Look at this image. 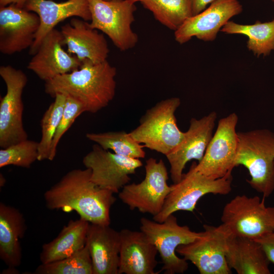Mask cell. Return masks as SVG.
<instances>
[{"mask_svg": "<svg viewBox=\"0 0 274 274\" xmlns=\"http://www.w3.org/2000/svg\"><path fill=\"white\" fill-rule=\"evenodd\" d=\"M86 112L84 106L80 101L73 97L66 95L64 110L51 145L49 160L52 161L55 157L57 147L63 134L72 125L77 118Z\"/></svg>", "mask_w": 274, "mask_h": 274, "instance_id": "4dcf8cb0", "label": "cell"}, {"mask_svg": "<svg viewBox=\"0 0 274 274\" xmlns=\"http://www.w3.org/2000/svg\"><path fill=\"white\" fill-rule=\"evenodd\" d=\"M116 73L107 60L96 63L85 60L79 68L45 82V91L53 97L57 93L73 97L86 112L96 113L113 99Z\"/></svg>", "mask_w": 274, "mask_h": 274, "instance_id": "7a4b0ae2", "label": "cell"}, {"mask_svg": "<svg viewBox=\"0 0 274 274\" xmlns=\"http://www.w3.org/2000/svg\"><path fill=\"white\" fill-rule=\"evenodd\" d=\"M120 232L118 274H157L158 251L141 230L128 229Z\"/></svg>", "mask_w": 274, "mask_h": 274, "instance_id": "ffe728a7", "label": "cell"}, {"mask_svg": "<svg viewBox=\"0 0 274 274\" xmlns=\"http://www.w3.org/2000/svg\"><path fill=\"white\" fill-rule=\"evenodd\" d=\"M5 180V178L3 177V175H2V174H1V180H2L1 181V186H4V184L5 183V182H3V180Z\"/></svg>", "mask_w": 274, "mask_h": 274, "instance_id": "e575fe53", "label": "cell"}, {"mask_svg": "<svg viewBox=\"0 0 274 274\" xmlns=\"http://www.w3.org/2000/svg\"><path fill=\"white\" fill-rule=\"evenodd\" d=\"M26 229L22 214L15 207L0 203V258L9 267L19 266L22 260L20 239Z\"/></svg>", "mask_w": 274, "mask_h": 274, "instance_id": "603a6c76", "label": "cell"}, {"mask_svg": "<svg viewBox=\"0 0 274 274\" xmlns=\"http://www.w3.org/2000/svg\"><path fill=\"white\" fill-rule=\"evenodd\" d=\"M140 230L155 246L163 266L160 272L165 274L183 273L188 268V263L176 254L181 245L191 243L199 237L202 231H192L186 225H180L177 218L171 214L163 222L143 217Z\"/></svg>", "mask_w": 274, "mask_h": 274, "instance_id": "8992f818", "label": "cell"}, {"mask_svg": "<svg viewBox=\"0 0 274 274\" xmlns=\"http://www.w3.org/2000/svg\"><path fill=\"white\" fill-rule=\"evenodd\" d=\"M39 142L28 139L0 150V167L9 165L29 168L38 160Z\"/></svg>", "mask_w": 274, "mask_h": 274, "instance_id": "f546056e", "label": "cell"}, {"mask_svg": "<svg viewBox=\"0 0 274 274\" xmlns=\"http://www.w3.org/2000/svg\"><path fill=\"white\" fill-rule=\"evenodd\" d=\"M181 100L173 97L162 100L148 109L139 125L129 132L145 148L166 156L183 140L185 132L177 123L175 112Z\"/></svg>", "mask_w": 274, "mask_h": 274, "instance_id": "277c9868", "label": "cell"}, {"mask_svg": "<svg viewBox=\"0 0 274 274\" xmlns=\"http://www.w3.org/2000/svg\"><path fill=\"white\" fill-rule=\"evenodd\" d=\"M272 3H274V0H270Z\"/></svg>", "mask_w": 274, "mask_h": 274, "instance_id": "74e56055", "label": "cell"}, {"mask_svg": "<svg viewBox=\"0 0 274 274\" xmlns=\"http://www.w3.org/2000/svg\"><path fill=\"white\" fill-rule=\"evenodd\" d=\"M217 115L210 113L200 119H191L188 129L180 143L165 156L170 164V177L174 183L182 178L188 162L195 159L200 162L213 136Z\"/></svg>", "mask_w": 274, "mask_h": 274, "instance_id": "9a60e30c", "label": "cell"}, {"mask_svg": "<svg viewBox=\"0 0 274 274\" xmlns=\"http://www.w3.org/2000/svg\"><path fill=\"white\" fill-rule=\"evenodd\" d=\"M238 120L232 113L219 120L202 159L195 165L196 171L213 179L231 174L238 147Z\"/></svg>", "mask_w": 274, "mask_h": 274, "instance_id": "7c38bea8", "label": "cell"}, {"mask_svg": "<svg viewBox=\"0 0 274 274\" xmlns=\"http://www.w3.org/2000/svg\"><path fill=\"white\" fill-rule=\"evenodd\" d=\"M83 164L91 170L92 181L114 193L129 184L130 175L143 166L140 159L126 157L103 149L95 144L84 156Z\"/></svg>", "mask_w": 274, "mask_h": 274, "instance_id": "4fadbf2b", "label": "cell"}, {"mask_svg": "<svg viewBox=\"0 0 274 274\" xmlns=\"http://www.w3.org/2000/svg\"><path fill=\"white\" fill-rule=\"evenodd\" d=\"M60 31L67 51L81 62L89 60L96 63L107 60L110 50L104 36L86 21L72 17L69 23L61 27Z\"/></svg>", "mask_w": 274, "mask_h": 274, "instance_id": "d6986e66", "label": "cell"}, {"mask_svg": "<svg viewBox=\"0 0 274 274\" xmlns=\"http://www.w3.org/2000/svg\"><path fill=\"white\" fill-rule=\"evenodd\" d=\"M106 1H119V0H104Z\"/></svg>", "mask_w": 274, "mask_h": 274, "instance_id": "8d00e7d4", "label": "cell"}, {"mask_svg": "<svg viewBox=\"0 0 274 274\" xmlns=\"http://www.w3.org/2000/svg\"><path fill=\"white\" fill-rule=\"evenodd\" d=\"M234 167L242 165L251 177L247 182L264 197L274 191V132L268 129L237 132Z\"/></svg>", "mask_w": 274, "mask_h": 274, "instance_id": "3957f363", "label": "cell"}, {"mask_svg": "<svg viewBox=\"0 0 274 274\" xmlns=\"http://www.w3.org/2000/svg\"><path fill=\"white\" fill-rule=\"evenodd\" d=\"M41 121V138L38 145V160H49L51 145L64 108L66 95L57 93Z\"/></svg>", "mask_w": 274, "mask_h": 274, "instance_id": "83f0119b", "label": "cell"}, {"mask_svg": "<svg viewBox=\"0 0 274 274\" xmlns=\"http://www.w3.org/2000/svg\"><path fill=\"white\" fill-rule=\"evenodd\" d=\"M93 274H118L120 232L110 225L90 223L86 237Z\"/></svg>", "mask_w": 274, "mask_h": 274, "instance_id": "44dd1931", "label": "cell"}, {"mask_svg": "<svg viewBox=\"0 0 274 274\" xmlns=\"http://www.w3.org/2000/svg\"><path fill=\"white\" fill-rule=\"evenodd\" d=\"M27 0H0V7L14 4L19 8H24Z\"/></svg>", "mask_w": 274, "mask_h": 274, "instance_id": "836d02e7", "label": "cell"}, {"mask_svg": "<svg viewBox=\"0 0 274 274\" xmlns=\"http://www.w3.org/2000/svg\"><path fill=\"white\" fill-rule=\"evenodd\" d=\"M6 93L0 100V147L5 148L28 139L23 123L22 93L28 79L21 70L0 66Z\"/></svg>", "mask_w": 274, "mask_h": 274, "instance_id": "9c48e42d", "label": "cell"}, {"mask_svg": "<svg viewBox=\"0 0 274 274\" xmlns=\"http://www.w3.org/2000/svg\"><path fill=\"white\" fill-rule=\"evenodd\" d=\"M35 274H93L91 258L85 245L73 255L62 259L39 265Z\"/></svg>", "mask_w": 274, "mask_h": 274, "instance_id": "f1b7e54d", "label": "cell"}, {"mask_svg": "<svg viewBox=\"0 0 274 274\" xmlns=\"http://www.w3.org/2000/svg\"><path fill=\"white\" fill-rule=\"evenodd\" d=\"M141 3L157 21L174 31L192 16L190 0H144Z\"/></svg>", "mask_w": 274, "mask_h": 274, "instance_id": "484cf974", "label": "cell"}, {"mask_svg": "<svg viewBox=\"0 0 274 274\" xmlns=\"http://www.w3.org/2000/svg\"><path fill=\"white\" fill-rule=\"evenodd\" d=\"M196 164L193 162L181 180L171 185L172 190L161 211L153 216V220L161 223L176 212H193L198 200L207 194L225 195L231 191V174L217 179H211L196 171Z\"/></svg>", "mask_w": 274, "mask_h": 274, "instance_id": "5b68a950", "label": "cell"}, {"mask_svg": "<svg viewBox=\"0 0 274 274\" xmlns=\"http://www.w3.org/2000/svg\"><path fill=\"white\" fill-rule=\"evenodd\" d=\"M229 35H242L248 37L247 47L255 56H268L274 50V20L253 24H241L229 21L221 29Z\"/></svg>", "mask_w": 274, "mask_h": 274, "instance_id": "d4e9b609", "label": "cell"}, {"mask_svg": "<svg viewBox=\"0 0 274 274\" xmlns=\"http://www.w3.org/2000/svg\"><path fill=\"white\" fill-rule=\"evenodd\" d=\"M46 207L65 212H76L90 223L110 225L114 193L91 179L89 168L74 169L64 175L44 194Z\"/></svg>", "mask_w": 274, "mask_h": 274, "instance_id": "6da1fadb", "label": "cell"}, {"mask_svg": "<svg viewBox=\"0 0 274 274\" xmlns=\"http://www.w3.org/2000/svg\"><path fill=\"white\" fill-rule=\"evenodd\" d=\"M35 12L14 4L0 7V52L12 55L32 45L40 26Z\"/></svg>", "mask_w": 274, "mask_h": 274, "instance_id": "2e32d148", "label": "cell"}, {"mask_svg": "<svg viewBox=\"0 0 274 274\" xmlns=\"http://www.w3.org/2000/svg\"><path fill=\"white\" fill-rule=\"evenodd\" d=\"M86 137L103 149L122 156L135 159L146 156L144 146L124 131L87 133Z\"/></svg>", "mask_w": 274, "mask_h": 274, "instance_id": "4316f807", "label": "cell"}, {"mask_svg": "<svg viewBox=\"0 0 274 274\" xmlns=\"http://www.w3.org/2000/svg\"><path fill=\"white\" fill-rule=\"evenodd\" d=\"M227 264L238 274H270L268 259L261 245L256 240L231 235L226 253Z\"/></svg>", "mask_w": 274, "mask_h": 274, "instance_id": "7402d4cb", "label": "cell"}, {"mask_svg": "<svg viewBox=\"0 0 274 274\" xmlns=\"http://www.w3.org/2000/svg\"><path fill=\"white\" fill-rule=\"evenodd\" d=\"M255 240L261 245L270 262L274 263V231Z\"/></svg>", "mask_w": 274, "mask_h": 274, "instance_id": "1f68e13d", "label": "cell"}, {"mask_svg": "<svg viewBox=\"0 0 274 274\" xmlns=\"http://www.w3.org/2000/svg\"><path fill=\"white\" fill-rule=\"evenodd\" d=\"M132 3H134L135 4L136 2H142V1H143L144 0H127Z\"/></svg>", "mask_w": 274, "mask_h": 274, "instance_id": "d590c367", "label": "cell"}, {"mask_svg": "<svg viewBox=\"0 0 274 274\" xmlns=\"http://www.w3.org/2000/svg\"><path fill=\"white\" fill-rule=\"evenodd\" d=\"M221 221L231 235L256 239L274 231V207L257 196L238 195L225 205Z\"/></svg>", "mask_w": 274, "mask_h": 274, "instance_id": "52a82bcc", "label": "cell"}, {"mask_svg": "<svg viewBox=\"0 0 274 274\" xmlns=\"http://www.w3.org/2000/svg\"><path fill=\"white\" fill-rule=\"evenodd\" d=\"M243 10L238 0H214L208 8L188 18L175 31V40L183 44L195 37L204 42L213 41L229 20Z\"/></svg>", "mask_w": 274, "mask_h": 274, "instance_id": "5bb4252c", "label": "cell"}, {"mask_svg": "<svg viewBox=\"0 0 274 274\" xmlns=\"http://www.w3.org/2000/svg\"><path fill=\"white\" fill-rule=\"evenodd\" d=\"M24 8L36 13L40 18V26L29 53L33 55L44 37L60 22L68 18L78 17L90 21L88 0H27Z\"/></svg>", "mask_w": 274, "mask_h": 274, "instance_id": "ac0fdd59", "label": "cell"}, {"mask_svg": "<svg viewBox=\"0 0 274 274\" xmlns=\"http://www.w3.org/2000/svg\"><path fill=\"white\" fill-rule=\"evenodd\" d=\"M145 169L144 179L139 183L126 185L118 196L130 210L138 209L141 213L154 216L161 211L172 186L167 184V169L162 159H148Z\"/></svg>", "mask_w": 274, "mask_h": 274, "instance_id": "30bf717a", "label": "cell"}, {"mask_svg": "<svg viewBox=\"0 0 274 274\" xmlns=\"http://www.w3.org/2000/svg\"><path fill=\"white\" fill-rule=\"evenodd\" d=\"M202 234L194 241L180 245L176 252L191 262L200 274H230L226 253L230 233L221 224L204 225Z\"/></svg>", "mask_w": 274, "mask_h": 274, "instance_id": "8fae6325", "label": "cell"}, {"mask_svg": "<svg viewBox=\"0 0 274 274\" xmlns=\"http://www.w3.org/2000/svg\"><path fill=\"white\" fill-rule=\"evenodd\" d=\"M91 19L90 26L107 35L115 46L125 51L138 43V35L131 28L134 20V3L127 0H88Z\"/></svg>", "mask_w": 274, "mask_h": 274, "instance_id": "ba28073f", "label": "cell"}, {"mask_svg": "<svg viewBox=\"0 0 274 274\" xmlns=\"http://www.w3.org/2000/svg\"><path fill=\"white\" fill-rule=\"evenodd\" d=\"M60 30L54 28L41 42L27 68L45 82L79 68L82 62L63 48Z\"/></svg>", "mask_w": 274, "mask_h": 274, "instance_id": "e0dca14e", "label": "cell"}, {"mask_svg": "<svg viewBox=\"0 0 274 274\" xmlns=\"http://www.w3.org/2000/svg\"><path fill=\"white\" fill-rule=\"evenodd\" d=\"M90 223L81 218L71 220L52 241L42 246L40 260L42 264L59 260L77 252L86 245Z\"/></svg>", "mask_w": 274, "mask_h": 274, "instance_id": "cb8c5ba5", "label": "cell"}, {"mask_svg": "<svg viewBox=\"0 0 274 274\" xmlns=\"http://www.w3.org/2000/svg\"><path fill=\"white\" fill-rule=\"evenodd\" d=\"M214 0H190L192 16L197 15L203 11L207 6Z\"/></svg>", "mask_w": 274, "mask_h": 274, "instance_id": "d6a6232c", "label": "cell"}]
</instances>
